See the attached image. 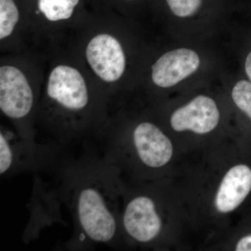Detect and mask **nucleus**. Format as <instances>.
<instances>
[{"instance_id":"nucleus-5","label":"nucleus","mask_w":251,"mask_h":251,"mask_svg":"<svg viewBox=\"0 0 251 251\" xmlns=\"http://www.w3.org/2000/svg\"><path fill=\"white\" fill-rule=\"evenodd\" d=\"M130 137V149L143 166L157 169L171 161L173 152L171 140L151 122L135 126Z\"/></svg>"},{"instance_id":"nucleus-12","label":"nucleus","mask_w":251,"mask_h":251,"mask_svg":"<svg viewBox=\"0 0 251 251\" xmlns=\"http://www.w3.org/2000/svg\"><path fill=\"white\" fill-rule=\"evenodd\" d=\"M232 98L238 109L251 122V82L238 81L232 91Z\"/></svg>"},{"instance_id":"nucleus-1","label":"nucleus","mask_w":251,"mask_h":251,"mask_svg":"<svg viewBox=\"0 0 251 251\" xmlns=\"http://www.w3.org/2000/svg\"><path fill=\"white\" fill-rule=\"evenodd\" d=\"M72 155L54 176L62 204L74 224L69 251H86L102 244L115 247L122 228L117 198L122 192L120 173L87 143Z\"/></svg>"},{"instance_id":"nucleus-3","label":"nucleus","mask_w":251,"mask_h":251,"mask_svg":"<svg viewBox=\"0 0 251 251\" xmlns=\"http://www.w3.org/2000/svg\"><path fill=\"white\" fill-rule=\"evenodd\" d=\"M35 97L27 77L17 67L0 68V109L14 123L16 133L25 143L39 145L32 123Z\"/></svg>"},{"instance_id":"nucleus-11","label":"nucleus","mask_w":251,"mask_h":251,"mask_svg":"<svg viewBox=\"0 0 251 251\" xmlns=\"http://www.w3.org/2000/svg\"><path fill=\"white\" fill-rule=\"evenodd\" d=\"M19 11L14 0H0V39L12 34L19 21Z\"/></svg>"},{"instance_id":"nucleus-6","label":"nucleus","mask_w":251,"mask_h":251,"mask_svg":"<svg viewBox=\"0 0 251 251\" xmlns=\"http://www.w3.org/2000/svg\"><path fill=\"white\" fill-rule=\"evenodd\" d=\"M86 57L94 74L104 82H116L125 72V52L119 41L110 34H100L91 39Z\"/></svg>"},{"instance_id":"nucleus-4","label":"nucleus","mask_w":251,"mask_h":251,"mask_svg":"<svg viewBox=\"0 0 251 251\" xmlns=\"http://www.w3.org/2000/svg\"><path fill=\"white\" fill-rule=\"evenodd\" d=\"M122 229L140 243L152 242L161 232L162 221L152 198L139 195L130 198L122 213Z\"/></svg>"},{"instance_id":"nucleus-7","label":"nucleus","mask_w":251,"mask_h":251,"mask_svg":"<svg viewBox=\"0 0 251 251\" xmlns=\"http://www.w3.org/2000/svg\"><path fill=\"white\" fill-rule=\"evenodd\" d=\"M219 119V110L215 101L206 96H198L176 110L172 115L171 123L176 131L191 130L204 134L216 128Z\"/></svg>"},{"instance_id":"nucleus-8","label":"nucleus","mask_w":251,"mask_h":251,"mask_svg":"<svg viewBox=\"0 0 251 251\" xmlns=\"http://www.w3.org/2000/svg\"><path fill=\"white\" fill-rule=\"evenodd\" d=\"M199 56L195 51L179 49L162 55L152 66V80L163 88L173 87L198 70Z\"/></svg>"},{"instance_id":"nucleus-2","label":"nucleus","mask_w":251,"mask_h":251,"mask_svg":"<svg viewBox=\"0 0 251 251\" xmlns=\"http://www.w3.org/2000/svg\"><path fill=\"white\" fill-rule=\"evenodd\" d=\"M72 147L53 141L30 145L13 133L1 128L0 132V175L9 177L24 173L55 175L72 156Z\"/></svg>"},{"instance_id":"nucleus-10","label":"nucleus","mask_w":251,"mask_h":251,"mask_svg":"<svg viewBox=\"0 0 251 251\" xmlns=\"http://www.w3.org/2000/svg\"><path fill=\"white\" fill-rule=\"evenodd\" d=\"M80 0H39L38 6L50 22H58L72 17Z\"/></svg>"},{"instance_id":"nucleus-9","label":"nucleus","mask_w":251,"mask_h":251,"mask_svg":"<svg viewBox=\"0 0 251 251\" xmlns=\"http://www.w3.org/2000/svg\"><path fill=\"white\" fill-rule=\"evenodd\" d=\"M251 192V167L238 164L224 176L216 196V206L221 213L235 210Z\"/></svg>"}]
</instances>
